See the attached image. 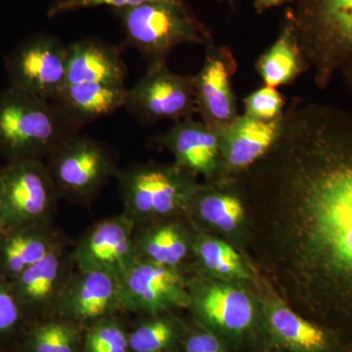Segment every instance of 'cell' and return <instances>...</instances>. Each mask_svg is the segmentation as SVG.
I'll return each mask as SVG.
<instances>
[{
  "instance_id": "1",
  "label": "cell",
  "mask_w": 352,
  "mask_h": 352,
  "mask_svg": "<svg viewBox=\"0 0 352 352\" xmlns=\"http://www.w3.org/2000/svg\"><path fill=\"white\" fill-rule=\"evenodd\" d=\"M252 168L274 212L292 219L310 309L344 344L352 340V111L295 97Z\"/></svg>"
},
{
  "instance_id": "2",
  "label": "cell",
  "mask_w": 352,
  "mask_h": 352,
  "mask_svg": "<svg viewBox=\"0 0 352 352\" xmlns=\"http://www.w3.org/2000/svg\"><path fill=\"white\" fill-rule=\"evenodd\" d=\"M82 126L53 101L10 87L0 92V152L11 162L48 157Z\"/></svg>"
},
{
  "instance_id": "3",
  "label": "cell",
  "mask_w": 352,
  "mask_h": 352,
  "mask_svg": "<svg viewBox=\"0 0 352 352\" xmlns=\"http://www.w3.org/2000/svg\"><path fill=\"white\" fill-rule=\"evenodd\" d=\"M289 6L315 85L326 89L352 62V0H293Z\"/></svg>"
},
{
  "instance_id": "4",
  "label": "cell",
  "mask_w": 352,
  "mask_h": 352,
  "mask_svg": "<svg viewBox=\"0 0 352 352\" xmlns=\"http://www.w3.org/2000/svg\"><path fill=\"white\" fill-rule=\"evenodd\" d=\"M126 41L148 65L166 63L171 51L182 44L214 43L212 31L204 24L185 0H161L115 10Z\"/></svg>"
},
{
  "instance_id": "5",
  "label": "cell",
  "mask_w": 352,
  "mask_h": 352,
  "mask_svg": "<svg viewBox=\"0 0 352 352\" xmlns=\"http://www.w3.org/2000/svg\"><path fill=\"white\" fill-rule=\"evenodd\" d=\"M124 214L136 224L189 210L195 178L179 166L141 164L118 170Z\"/></svg>"
},
{
  "instance_id": "6",
  "label": "cell",
  "mask_w": 352,
  "mask_h": 352,
  "mask_svg": "<svg viewBox=\"0 0 352 352\" xmlns=\"http://www.w3.org/2000/svg\"><path fill=\"white\" fill-rule=\"evenodd\" d=\"M48 159L58 193L76 200L92 198L119 170L107 146L80 133L66 139Z\"/></svg>"
},
{
  "instance_id": "7",
  "label": "cell",
  "mask_w": 352,
  "mask_h": 352,
  "mask_svg": "<svg viewBox=\"0 0 352 352\" xmlns=\"http://www.w3.org/2000/svg\"><path fill=\"white\" fill-rule=\"evenodd\" d=\"M68 46L56 36L38 34L14 48L6 59L9 87L54 100L66 85Z\"/></svg>"
},
{
  "instance_id": "8",
  "label": "cell",
  "mask_w": 352,
  "mask_h": 352,
  "mask_svg": "<svg viewBox=\"0 0 352 352\" xmlns=\"http://www.w3.org/2000/svg\"><path fill=\"white\" fill-rule=\"evenodd\" d=\"M126 108L144 122L193 118L198 112L194 76L176 74L166 63L149 65L144 76L129 89Z\"/></svg>"
},
{
  "instance_id": "9",
  "label": "cell",
  "mask_w": 352,
  "mask_h": 352,
  "mask_svg": "<svg viewBox=\"0 0 352 352\" xmlns=\"http://www.w3.org/2000/svg\"><path fill=\"white\" fill-rule=\"evenodd\" d=\"M3 210L0 227L13 228L45 219L59 195L41 160L11 162L2 170Z\"/></svg>"
},
{
  "instance_id": "10",
  "label": "cell",
  "mask_w": 352,
  "mask_h": 352,
  "mask_svg": "<svg viewBox=\"0 0 352 352\" xmlns=\"http://www.w3.org/2000/svg\"><path fill=\"white\" fill-rule=\"evenodd\" d=\"M135 226L122 214L94 226L76 247L78 270L103 273L122 281L140 259L134 242Z\"/></svg>"
},
{
  "instance_id": "11",
  "label": "cell",
  "mask_w": 352,
  "mask_h": 352,
  "mask_svg": "<svg viewBox=\"0 0 352 352\" xmlns=\"http://www.w3.org/2000/svg\"><path fill=\"white\" fill-rule=\"evenodd\" d=\"M237 60L230 47L212 45L206 50L203 66L194 76L197 110L201 120L215 131H220L239 117L233 78Z\"/></svg>"
},
{
  "instance_id": "12",
  "label": "cell",
  "mask_w": 352,
  "mask_h": 352,
  "mask_svg": "<svg viewBox=\"0 0 352 352\" xmlns=\"http://www.w3.org/2000/svg\"><path fill=\"white\" fill-rule=\"evenodd\" d=\"M122 308L157 314L191 302L175 267L139 259L120 281Z\"/></svg>"
},
{
  "instance_id": "13",
  "label": "cell",
  "mask_w": 352,
  "mask_h": 352,
  "mask_svg": "<svg viewBox=\"0 0 352 352\" xmlns=\"http://www.w3.org/2000/svg\"><path fill=\"white\" fill-rule=\"evenodd\" d=\"M193 298L197 312L222 342H242L254 333L256 307L243 289L214 284L197 289Z\"/></svg>"
},
{
  "instance_id": "14",
  "label": "cell",
  "mask_w": 352,
  "mask_h": 352,
  "mask_svg": "<svg viewBox=\"0 0 352 352\" xmlns=\"http://www.w3.org/2000/svg\"><path fill=\"white\" fill-rule=\"evenodd\" d=\"M162 147L175 157V164L191 173L214 178L226 173L219 132L193 118L176 122L157 138Z\"/></svg>"
},
{
  "instance_id": "15",
  "label": "cell",
  "mask_w": 352,
  "mask_h": 352,
  "mask_svg": "<svg viewBox=\"0 0 352 352\" xmlns=\"http://www.w3.org/2000/svg\"><path fill=\"white\" fill-rule=\"evenodd\" d=\"M282 119L264 122L244 113L219 131L226 173H244L270 151L279 135Z\"/></svg>"
},
{
  "instance_id": "16",
  "label": "cell",
  "mask_w": 352,
  "mask_h": 352,
  "mask_svg": "<svg viewBox=\"0 0 352 352\" xmlns=\"http://www.w3.org/2000/svg\"><path fill=\"white\" fill-rule=\"evenodd\" d=\"M56 300L69 316L82 320L100 318L122 308L120 282L103 273L80 270L63 285Z\"/></svg>"
},
{
  "instance_id": "17",
  "label": "cell",
  "mask_w": 352,
  "mask_h": 352,
  "mask_svg": "<svg viewBox=\"0 0 352 352\" xmlns=\"http://www.w3.org/2000/svg\"><path fill=\"white\" fill-rule=\"evenodd\" d=\"M127 68L119 48L88 38L68 46L66 85L107 83L124 85Z\"/></svg>"
},
{
  "instance_id": "18",
  "label": "cell",
  "mask_w": 352,
  "mask_h": 352,
  "mask_svg": "<svg viewBox=\"0 0 352 352\" xmlns=\"http://www.w3.org/2000/svg\"><path fill=\"white\" fill-rule=\"evenodd\" d=\"M265 325L271 338L292 351L331 352L346 346L332 331L307 320L281 302L266 308Z\"/></svg>"
},
{
  "instance_id": "19",
  "label": "cell",
  "mask_w": 352,
  "mask_h": 352,
  "mask_svg": "<svg viewBox=\"0 0 352 352\" xmlns=\"http://www.w3.org/2000/svg\"><path fill=\"white\" fill-rule=\"evenodd\" d=\"M256 69L266 87L291 85L309 71L296 36L289 6L285 9L276 41L256 62Z\"/></svg>"
},
{
  "instance_id": "20",
  "label": "cell",
  "mask_w": 352,
  "mask_h": 352,
  "mask_svg": "<svg viewBox=\"0 0 352 352\" xmlns=\"http://www.w3.org/2000/svg\"><path fill=\"white\" fill-rule=\"evenodd\" d=\"M127 92L126 85L75 83L65 85L52 101L69 117L83 126L85 122L126 107Z\"/></svg>"
},
{
  "instance_id": "21",
  "label": "cell",
  "mask_w": 352,
  "mask_h": 352,
  "mask_svg": "<svg viewBox=\"0 0 352 352\" xmlns=\"http://www.w3.org/2000/svg\"><path fill=\"white\" fill-rule=\"evenodd\" d=\"M134 242L139 258L170 267L182 263L189 251L188 237L173 223L141 229L135 226Z\"/></svg>"
},
{
  "instance_id": "22",
  "label": "cell",
  "mask_w": 352,
  "mask_h": 352,
  "mask_svg": "<svg viewBox=\"0 0 352 352\" xmlns=\"http://www.w3.org/2000/svg\"><path fill=\"white\" fill-rule=\"evenodd\" d=\"M63 267L61 251L55 248L18 275L17 288L21 298L31 305H43L56 300L63 287Z\"/></svg>"
},
{
  "instance_id": "23",
  "label": "cell",
  "mask_w": 352,
  "mask_h": 352,
  "mask_svg": "<svg viewBox=\"0 0 352 352\" xmlns=\"http://www.w3.org/2000/svg\"><path fill=\"white\" fill-rule=\"evenodd\" d=\"M189 208L199 217L224 231L239 226L244 217V206L239 197L219 186L197 187Z\"/></svg>"
},
{
  "instance_id": "24",
  "label": "cell",
  "mask_w": 352,
  "mask_h": 352,
  "mask_svg": "<svg viewBox=\"0 0 352 352\" xmlns=\"http://www.w3.org/2000/svg\"><path fill=\"white\" fill-rule=\"evenodd\" d=\"M55 248L56 242L50 234L38 230L18 231L2 247L3 266L9 273L18 276Z\"/></svg>"
},
{
  "instance_id": "25",
  "label": "cell",
  "mask_w": 352,
  "mask_h": 352,
  "mask_svg": "<svg viewBox=\"0 0 352 352\" xmlns=\"http://www.w3.org/2000/svg\"><path fill=\"white\" fill-rule=\"evenodd\" d=\"M197 256L207 270L228 278L249 277L242 258L226 243L217 239H203L194 247Z\"/></svg>"
},
{
  "instance_id": "26",
  "label": "cell",
  "mask_w": 352,
  "mask_h": 352,
  "mask_svg": "<svg viewBox=\"0 0 352 352\" xmlns=\"http://www.w3.org/2000/svg\"><path fill=\"white\" fill-rule=\"evenodd\" d=\"M177 337V328L166 318L146 322L129 337V346L135 352H160L170 347Z\"/></svg>"
},
{
  "instance_id": "27",
  "label": "cell",
  "mask_w": 352,
  "mask_h": 352,
  "mask_svg": "<svg viewBox=\"0 0 352 352\" xmlns=\"http://www.w3.org/2000/svg\"><path fill=\"white\" fill-rule=\"evenodd\" d=\"M243 103L245 115L264 122L281 119L286 106L283 95L276 88L266 85L245 96Z\"/></svg>"
},
{
  "instance_id": "28",
  "label": "cell",
  "mask_w": 352,
  "mask_h": 352,
  "mask_svg": "<svg viewBox=\"0 0 352 352\" xmlns=\"http://www.w3.org/2000/svg\"><path fill=\"white\" fill-rule=\"evenodd\" d=\"M75 330L61 322H50L36 329L34 352H75Z\"/></svg>"
},
{
  "instance_id": "29",
  "label": "cell",
  "mask_w": 352,
  "mask_h": 352,
  "mask_svg": "<svg viewBox=\"0 0 352 352\" xmlns=\"http://www.w3.org/2000/svg\"><path fill=\"white\" fill-rule=\"evenodd\" d=\"M129 337L118 324L104 322L88 335L87 352H126Z\"/></svg>"
},
{
  "instance_id": "30",
  "label": "cell",
  "mask_w": 352,
  "mask_h": 352,
  "mask_svg": "<svg viewBox=\"0 0 352 352\" xmlns=\"http://www.w3.org/2000/svg\"><path fill=\"white\" fill-rule=\"evenodd\" d=\"M161 0H53L47 10L48 17H56L60 14L90 7L109 6L113 10L131 8Z\"/></svg>"
},
{
  "instance_id": "31",
  "label": "cell",
  "mask_w": 352,
  "mask_h": 352,
  "mask_svg": "<svg viewBox=\"0 0 352 352\" xmlns=\"http://www.w3.org/2000/svg\"><path fill=\"white\" fill-rule=\"evenodd\" d=\"M185 352H227L226 346L215 333L201 331L190 336L185 344Z\"/></svg>"
},
{
  "instance_id": "32",
  "label": "cell",
  "mask_w": 352,
  "mask_h": 352,
  "mask_svg": "<svg viewBox=\"0 0 352 352\" xmlns=\"http://www.w3.org/2000/svg\"><path fill=\"white\" fill-rule=\"evenodd\" d=\"M19 317L17 302L6 289L0 287V331L8 330L15 325Z\"/></svg>"
},
{
  "instance_id": "33",
  "label": "cell",
  "mask_w": 352,
  "mask_h": 352,
  "mask_svg": "<svg viewBox=\"0 0 352 352\" xmlns=\"http://www.w3.org/2000/svg\"><path fill=\"white\" fill-rule=\"evenodd\" d=\"M292 1L293 0H254V7L256 12L261 15L271 8L281 6Z\"/></svg>"
},
{
  "instance_id": "34",
  "label": "cell",
  "mask_w": 352,
  "mask_h": 352,
  "mask_svg": "<svg viewBox=\"0 0 352 352\" xmlns=\"http://www.w3.org/2000/svg\"><path fill=\"white\" fill-rule=\"evenodd\" d=\"M340 76L344 78L346 87L352 92V62L340 72Z\"/></svg>"
},
{
  "instance_id": "35",
  "label": "cell",
  "mask_w": 352,
  "mask_h": 352,
  "mask_svg": "<svg viewBox=\"0 0 352 352\" xmlns=\"http://www.w3.org/2000/svg\"><path fill=\"white\" fill-rule=\"evenodd\" d=\"M3 210V184H2V170H0V217Z\"/></svg>"
},
{
  "instance_id": "36",
  "label": "cell",
  "mask_w": 352,
  "mask_h": 352,
  "mask_svg": "<svg viewBox=\"0 0 352 352\" xmlns=\"http://www.w3.org/2000/svg\"><path fill=\"white\" fill-rule=\"evenodd\" d=\"M331 352H352V349L349 346H342Z\"/></svg>"
},
{
  "instance_id": "37",
  "label": "cell",
  "mask_w": 352,
  "mask_h": 352,
  "mask_svg": "<svg viewBox=\"0 0 352 352\" xmlns=\"http://www.w3.org/2000/svg\"><path fill=\"white\" fill-rule=\"evenodd\" d=\"M229 2H230L231 4L233 3V0H228Z\"/></svg>"
}]
</instances>
